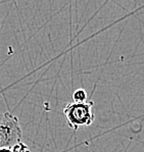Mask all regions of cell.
Segmentation results:
<instances>
[{
  "label": "cell",
  "mask_w": 144,
  "mask_h": 152,
  "mask_svg": "<svg viewBox=\"0 0 144 152\" xmlns=\"http://www.w3.org/2000/svg\"><path fill=\"white\" fill-rule=\"evenodd\" d=\"M0 152H12V150H11V148L5 147V148H1V149H0Z\"/></svg>",
  "instance_id": "5b68a950"
},
{
  "label": "cell",
  "mask_w": 144,
  "mask_h": 152,
  "mask_svg": "<svg viewBox=\"0 0 144 152\" xmlns=\"http://www.w3.org/2000/svg\"><path fill=\"white\" fill-rule=\"evenodd\" d=\"M12 152H31L28 145H26L24 142L20 141L17 144H15L12 147H10Z\"/></svg>",
  "instance_id": "277c9868"
},
{
  "label": "cell",
  "mask_w": 144,
  "mask_h": 152,
  "mask_svg": "<svg viewBox=\"0 0 144 152\" xmlns=\"http://www.w3.org/2000/svg\"><path fill=\"white\" fill-rule=\"evenodd\" d=\"M72 97H73L75 103H84V102L87 101V92L82 88L77 89V90L74 91Z\"/></svg>",
  "instance_id": "3957f363"
},
{
  "label": "cell",
  "mask_w": 144,
  "mask_h": 152,
  "mask_svg": "<svg viewBox=\"0 0 144 152\" xmlns=\"http://www.w3.org/2000/svg\"><path fill=\"white\" fill-rule=\"evenodd\" d=\"M93 101H86L84 103H67L64 108V115L67 124L73 131H78L80 127H88L94 123L95 115L92 111Z\"/></svg>",
  "instance_id": "6da1fadb"
},
{
  "label": "cell",
  "mask_w": 144,
  "mask_h": 152,
  "mask_svg": "<svg viewBox=\"0 0 144 152\" xmlns=\"http://www.w3.org/2000/svg\"><path fill=\"white\" fill-rule=\"evenodd\" d=\"M22 128L17 116L10 112L0 113V149L12 147L22 141Z\"/></svg>",
  "instance_id": "7a4b0ae2"
}]
</instances>
